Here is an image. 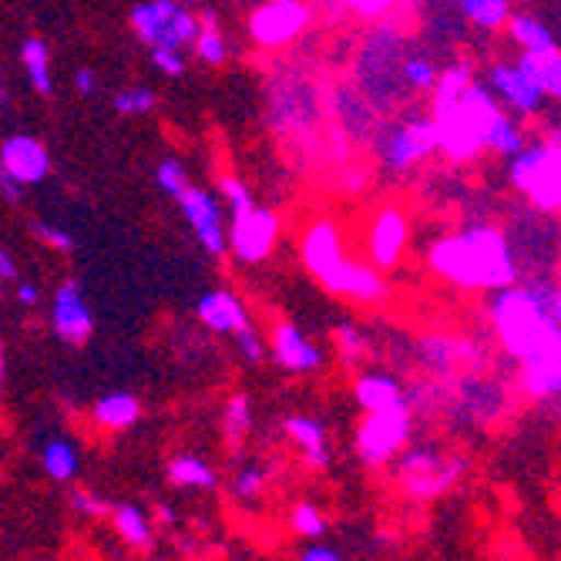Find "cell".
<instances>
[{
	"label": "cell",
	"mask_w": 561,
	"mask_h": 561,
	"mask_svg": "<svg viewBox=\"0 0 561 561\" xmlns=\"http://www.w3.org/2000/svg\"><path fill=\"white\" fill-rule=\"evenodd\" d=\"M431 270L461 286V289H488L497 293L518 283V256L507 236L488 222L450 232L431 245Z\"/></svg>",
	"instance_id": "obj_1"
},
{
	"label": "cell",
	"mask_w": 561,
	"mask_h": 561,
	"mask_svg": "<svg viewBox=\"0 0 561 561\" xmlns=\"http://www.w3.org/2000/svg\"><path fill=\"white\" fill-rule=\"evenodd\" d=\"M497 115H501V101L491 91V84L474 81L457 101L434 108L440 151L450 162H471L478 151H488V131Z\"/></svg>",
	"instance_id": "obj_2"
},
{
	"label": "cell",
	"mask_w": 561,
	"mask_h": 561,
	"mask_svg": "<svg viewBox=\"0 0 561 561\" xmlns=\"http://www.w3.org/2000/svg\"><path fill=\"white\" fill-rule=\"evenodd\" d=\"M512 185L541 213L561 209V145L554 138L535 141L507 165Z\"/></svg>",
	"instance_id": "obj_3"
},
{
	"label": "cell",
	"mask_w": 561,
	"mask_h": 561,
	"mask_svg": "<svg viewBox=\"0 0 561 561\" xmlns=\"http://www.w3.org/2000/svg\"><path fill=\"white\" fill-rule=\"evenodd\" d=\"M128 24L148 47L172 50H185L202 34V18H195L179 0H141L128 11Z\"/></svg>",
	"instance_id": "obj_4"
},
{
	"label": "cell",
	"mask_w": 561,
	"mask_h": 561,
	"mask_svg": "<svg viewBox=\"0 0 561 561\" xmlns=\"http://www.w3.org/2000/svg\"><path fill=\"white\" fill-rule=\"evenodd\" d=\"M440 151V135L434 118H403L390 125L380 138V159L390 172H407Z\"/></svg>",
	"instance_id": "obj_5"
},
{
	"label": "cell",
	"mask_w": 561,
	"mask_h": 561,
	"mask_svg": "<svg viewBox=\"0 0 561 561\" xmlns=\"http://www.w3.org/2000/svg\"><path fill=\"white\" fill-rule=\"evenodd\" d=\"M411 437V403L390 407V411H370L356 431V450L367 465H387L393 454L403 450Z\"/></svg>",
	"instance_id": "obj_6"
},
{
	"label": "cell",
	"mask_w": 561,
	"mask_h": 561,
	"mask_svg": "<svg viewBox=\"0 0 561 561\" xmlns=\"http://www.w3.org/2000/svg\"><path fill=\"white\" fill-rule=\"evenodd\" d=\"M179 209H182L188 229L195 232L198 245L206 249L213 260H222L232 245H229L226 213H222V206H219L216 192L202 188V185H192V188L179 198Z\"/></svg>",
	"instance_id": "obj_7"
},
{
	"label": "cell",
	"mask_w": 561,
	"mask_h": 561,
	"mask_svg": "<svg viewBox=\"0 0 561 561\" xmlns=\"http://www.w3.org/2000/svg\"><path fill=\"white\" fill-rule=\"evenodd\" d=\"M465 468H468L465 457H440L437 450H411L400 461V481L407 494L434 497L461 478Z\"/></svg>",
	"instance_id": "obj_8"
},
{
	"label": "cell",
	"mask_w": 561,
	"mask_h": 561,
	"mask_svg": "<svg viewBox=\"0 0 561 561\" xmlns=\"http://www.w3.org/2000/svg\"><path fill=\"white\" fill-rule=\"evenodd\" d=\"M310 4L306 0H270L249 18V34L260 47H286L310 27Z\"/></svg>",
	"instance_id": "obj_9"
},
{
	"label": "cell",
	"mask_w": 561,
	"mask_h": 561,
	"mask_svg": "<svg viewBox=\"0 0 561 561\" xmlns=\"http://www.w3.org/2000/svg\"><path fill=\"white\" fill-rule=\"evenodd\" d=\"M302 263L310 270L330 293L336 289L343 270H346V252H343V239L336 222L330 219H317L302 236Z\"/></svg>",
	"instance_id": "obj_10"
},
{
	"label": "cell",
	"mask_w": 561,
	"mask_h": 561,
	"mask_svg": "<svg viewBox=\"0 0 561 561\" xmlns=\"http://www.w3.org/2000/svg\"><path fill=\"white\" fill-rule=\"evenodd\" d=\"M276 239H279V216L273 209L252 206V209L232 216L229 245L236 252V260H242V263H263L273 252Z\"/></svg>",
	"instance_id": "obj_11"
},
{
	"label": "cell",
	"mask_w": 561,
	"mask_h": 561,
	"mask_svg": "<svg viewBox=\"0 0 561 561\" xmlns=\"http://www.w3.org/2000/svg\"><path fill=\"white\" fill-rule=\"evenodd\" d=\"M488 84L497 94L501 105L512 108V115L518 118H531L541 112L545 91L538 84V78L531 75V68L518 58L515 65H494L488 71Z\"/></svg>",
	"instance_id": "obj_12"
},
{
	"label": "cell",
	"mask_w": 561,
	"mask_h": 561,
	"mask_svg": "<svg viewBox=\"0 0 561 561\" xmlns=\"http://www.w3.org/2000/svg\"><path fill=\"white\" fill-rule=\"evenodd\" d=\"M50 172V151L41 138L34 135H8L0 145V175H8L14 182L41 185Z\"/></svg>",
	"instance_id": "obj_13"
},
{
	"label": "cell",
	"mask_w": 561,
	"mask_h": 561,
	"mask_svg": "<svg viewBox=\"0 0 561 561\" xmlns=\"http://www.w3.org/2000/svg\"><path fill=\"white\" fill-rule=\"evenodd\" d=\"M50 327L71 346L84 343L94 333V317L88 310V299L78 279H65L55 299H50Z\"/></svg>",
	"instance_id": "obj_14"
},
{
	"label": "cell",
	"mask_w": 561,
	"mask_h": 561,
	"mask_svg": "<svg viewBox=\"0 0 561 561\" xmlns=\"http://www.w3.org/2000/svg\"><path fill=\"white\" fill-rule=\"evenodd\" d=\"M411 242V222L407 213L397 206H387L374 216L370 232H367V252L377 270H393L403 260V249Z\"/></svg>",
	"instance_id": "obj_15"
},
{
	"label": "cell",
	"mask_w": 561,
	"mask_h": 561,
	"mask_svg": "<svg viewBox=\"0 0 561 561\" xmlns=\"http://www.w3.org/2000/svg\"><path fill=\"white\" fill-rule=\"evenodd\" d=\"M518 370H522V387L535 400L554 407L561 400V333L548 346H541L531 360L518 364Z\"/></svg>",
	"instance_id": "obj_16"
},
{
	"label": "cell",
	"mask_w": 561,
	"mask_h": 561,
	"mask_svg": "<svg viewBox=\"0 0 561 561\" xmlns=\"http://www.w3.org/2000/svg\"><path fill=\"white\" fill-rule=\"evenodd\" d=\"M273 356L276 364L289 374H317L323 367V353L313 340H306V333L296 323H276L273 330Z\"/></svg>",
	"instance_id": "obj_17"
},
{
	"label": "cell",
	"mask_w": 561,
	"mask_h": 561,
	"mask_svg": "<svg viewBox=\"0 0 561 561\" xmlns=\"http://www.w3.org/2000/svg\"><path fill=\"white\" fill-rule=\"evenodd\" d=\"M195 317L202 327H209L213 333H239L249 327V310L245 302L232 289H209L202 293L195 302Z\"/></svg>",
	"instance_id": "obj_18"
},
{
	"label": "cell",
	"mask_w": 561,
	"mask_h": 561,
	"mask_svg": "<svg viewBox=\"0 0 561 561\" xmlns=\"http://www.w3.org/2000/svg\"><path fill=\"white\" fill-rule=\"evenodd\" d=\"M333 296H346L356 302H377V299H387V279L377 266H364L350 260Z\"/></svg>",
	"instance_id": "obj_19"
},
{
	"label": "cell",
	"mask_w": 561,
	"mask_h": 561,
	"mask_svg": "<svg viewBox=\"0 0 561 561\" xmlns=\"http://www.w3.org/2000/svg\"><path fill=\"white\" fill-rule=\"evenodd\" d=\"M478 346L474 343H468V340H457V336H427L424 343H421V360L431 367V370H437V374H444V370H450V367H457V364H474L478 360Z\"/></svg>",
	"instance_id": "obj_20"
},
{
	"label": "cell",
	"mask_w": 561,
	"mask_h": 561,
	"mask_svg": "<svg viewBox=\"0 0 561 561\" xmlns=\"http://www.w3.org/2000/svg\"><path fill=\"white\" fill-rule=\"evenodd\" d=\"M283 431L299 444L302 457H306V465L310 468H327L330 465V447H327V427L313 417H286L283 421Z\"/></svg>",
	"instance_id": "obj_21"
},
{
	"label": "cell",
	"mask_w": 561,
	"mask_h": 561,
	"mask_svg": "<svg viewBox=\"0 0 561 561\" xmlns=\"http://www.w3.org/2000/svg\"><path fill=\"white\" fill-rule=\"evenodd\" d=\"M353 393H356V403H360L367 414L370 411H390V407L407 403L400 380L390 377V374H360Z\"/></svg>",
	"instance_id": "obj_22"
},
{
	"label": "cell",
	"mask_w": 561,
	"mask_h": 561,
	"mask_svg": "<svg viewBox=\"0 0 561 561\" xmlns=\"http://www.w3.org/2000/svg\"><path fill=\"white\" fill-rule=\"evenodd\" d=\"M18 55H21V65L27 71V81L31 88L47 98V94H55V75H50V50H47V41L41 37H24L21 47H18Z\"/></svg>",
	"instance_id": "obj_23"
},
{
	"label": "cell",
	"mask_w": 561,
	"mask_h": 561,
	"mask_svg": "<svg viewBox=\"0 0 561 561\" xmlns=\"http://www.w3.org/2000/svg\"><path fill=\"white\" fill-rule=\"evenodd\" d=\"M41 468L50 481H71L81 471V454L68 437H50L41 447Z\"/></svg>",
	"instance_id": "obj_24"
},
{
	"label": "cell",
	"mask_w": 561,
	"mask_h": 561,
	"mask_svg": "<svg viewBox=\"0 0 561 561\" xmlns=\"http://www.w3.org/2000/svg\"><path fill=\"white\" fill-rule=\"evenodd\" d=\"M507 34L522 47V55H548V50H558V41L548 31V24L531 14H515L512 24H507Z\"/></svg>",
	"instance_id": "obj_25"
},
{
	"label": "cell",
	"mask_w": 561,
	"mask_h": 561,
	"mask_svg": "<svg viewBox=\"0 0 561 561\" xmlns=\"http://www.w3.org/2000/svg\"><path fill=\"white\" fill-rule=\"evenodd\" d=\"M141 407L131 393L125 390H115V393H105L98 403H94V421L108 431H125L138 421Z\"/></svg>",
	"instance_id": "obj_26"
},
{
	"label": "cell",
	"mask_w": 561,
	"mask_h": 561,
	"mask_svg": "<svg viewBox=\"0 0 561 561\" xmlns=\"http://www.w3.org/2000/svg\"><path fill=\"white\" fill-rule=\"evenodd\" d=\"M525 148H528V138H525V131H522V125H518V115L501 112V115L491 122L488 151H494V156H501V159L512 162V159L518 156V151H525Z\"/></svg>",
	"instance_id": "obj_27"
},
{
	"label": "cell",
	"mask_w": 561,
	"mask_h": 561,
	"mask_svg": "<svg viewBox=\"0 0 561 561\" xmlns=\"http://www.w3.org/2000/svg\"><path fill=\"white\" fill-rule=\"evenodd\" d=\"M457 8L481 31H501L512 24V4L507 0H457Z\"/></svg>",
	"instance_id": "obj_28"
},
{
	"label": "cell",
	"mask_w": 561,
	"mask_h": 561,
	"mask_svg": "<svg viewBox=\"0 0 561 561\" xmlns=\"http://www.w3.org/2000/svg\"><path fill=\"white\" fill-rule=\"evenodd\" d=\"M169 478L179 484V488H195V491H213L216 488V471L202 461L195 454H179L175 461L169 465Z\"/></svg>",
	"instance_id": "obj_29"
},
{
	"label": "cell",
	"mask_w": 561,
	"mask_h": 561,
	"mask_svg": "<svg viewBox=\"0 0 561 561\" xmlns=\"http://www.w3.org/2000/svg\"><path fill=\"white\" fill-rule=\"evenodd\" d=\"M115 528L135 548H148L151 545V522H148V515L141 512L138 504H118L115 507Z\"/></svg>",
	"instance_id": "obj_30"
},
{
	"label": "cell",
	"mask_w": 561,
	"mask_h": 561,
	"mask_svg": "<svg viewBox=\"0 0 561 561\" xmlns=\"http://www.w3.org/2000/svg\"><path fill=\"white\" fill-rule=\"evenodd\" d=\"M522 61L538 78L545 98L561 101V50H548V55H522Z\"/></svg>",
	"instance_id": "obj_31"
},
{
	"label": "cell",
	"mask_w": 561,
	"mask_h": 561,
	"mask_svg": "<svg viewBox=\"0 0 561 561\" xmlns=\"http://www.w3.org/2000/svg\"><path fill=\"white\" fill-rule=\"evenodd\" d=\"M226 37L219 34V27H216V14H202V34H198V41H195V55L206 61V65H222L226 61Z\"/></svg>",
	"instance_id": "obj_32"
},
{
	"label": "cell",
	"mask_w": 561,
	"mask_h": 561,
	"mask_svg": "<svg viewBox=\"0 0 561 561\" xmlns=\"http://www.w3.org/2000/svg\"><path fill=\"white\" fill-rule=\"evenodd\" d=\"M249 427H252V407H249V397L236 393V397L226 403V437H229V447H232V450L245 440Z\"/></svg>",
	"instance_id": "obj_33"
},
{
	"label": "cell",
	"mask_w": 561,
	"mask_h": 561,
	"mask_svg": "<svg viewBox=\"0 0 561 561\" xmlns=\"http://www.w3.org/2000/svg\"><path fill=\"white\" fill-rule=\"evenodd\" d=\"M156 105H159V94L151 91V88H145V84L125 88V91H118L115 101H112V108H115L118 115H148V112H156Z\"/></svg>",
	"instance_id": "obj_34"
},
{
	"label": "cell",
	"mask_w": 561,
	"mask_h": 561,
	"mask_svg": "<svg viewBox=\"0 0 561 561\" xmlns=\"http://www.w3.org/2000/svg\"><path fill=\"white\" fill-rule=\"evenodd\" d=\"M156 185H159L169 198H175V202L192 188L188 172H185V165H182L179 159H162V162H159V169H156Z\"/></svg>",
	"instance_id": "obj_35"
},
{
	"label": "cell",
	"mask_w": 561,
	"mask_h": 561,
	"mask_svg": "<svg viewBox=\"0 0 561 561\" xmlns=\"http://www.w3.org/2000/svg\"><path fill=\"white\" fill-rule=\"evenodd\" d=\"M400 78H403L407 88H414V91H434L440 75L427 58H407L403 68H400Z\"/></svg>",
	"instance_id": "obj_36"
},
{
	"label": "cell",
	"mask_w": 561,
	"mask_h": 561,
	"mask_svg": "<svg viewBox=\"0 0 561 561\" xmlns=\"http://www.w3.org/2000/svg\"><path fill=\"white\" fill-rule=\"evenodd\" d=\"M293 528L302 538H320L327 531V518L317 504H296L293 507Z\"/></svg>",
	"instance_id": "obj_37"
},
{
	"label": "cell",
	"mask_w": 561,
	"mask_h": 561,
	"mask_svg": "<svg viewBox=\"0 0 561 561\" xmlns=\"http://www.w3.org/2000/svg\"><path fill=\"white\" fill-rule=\"evenodd\" d=\"M232 340H236V353L242 356L245 364H263V356H266V340H263V333L256 330V327H245V330H239V333H232Z\"/></svg>",
	"instance_id": "obj_38"
},
{
	"label": "cell",
	"mask_w": 561,
	"mask_h": 561,
	"mask_svg": "<svg viewBox=\"0 0 561 561\" xmlns=\"http://www.w3.org/2000/svg\"><path fill=\"white\" fill-rule=\"evenodd\" d=\"M336 4L356 18H364V21H380L400 8V0H336Z\"/></svg>",
	"instance_id": "obj_39"
},
{
	"label": "cell",
	"mask_w": 561,
	"mask_h": 561,
	"mask_svg": "<svg viewBox=\"0 0 561 561\" xmlns=\"http://www.w3.org/2000/svg\"><path fill=\"white\" fill-rule=\"evenodd\" d=\"M219 192H222V198H226V206H229L232 216L256 206V202H252V192L245 188V182L236 179V175H222V179H219Z\"/></svg>",
	"instance_id": "obj_40"
},
{
	"label": "cell",
	"mask_w": 561,
	"mask_h": 561,
	"mask_svg": "<svg viewBox=\"0 0 561 561\" xmlns=\"http://www.w3.org/2000/svg\"><path fill=\"white\" fill-rule=\"evenodd\" d=\"M333 336H336L340 353H346V360H360V356L367 353V343H370L356 323H340Z\"/></svg>",
	"instance_id": "obj_41"
},
{
	"label": "cell",
	"mask_w": 561,
	"mask_h": 561,
	"mask_svg": "<svg viewBox=\"0 0 561 561\" xmlns=\"http://www.w3.org/2000/svg\"><path fill=\"white\" fill-rule=\"evenodd\" d=\"M263 488H266V471L263 468H256V465H245L239 474H236V481H232V494L236 497H256V494H263Z\"/></svg>",
	"instance_id": "obj_42"
},
{
	"label": "cell",
	"mask_w": 561,
	"mask_h": 561,
	"mask_svg": "<svg viewBox=\"0 0 561 561\" xmlns=\"http://www.w3.org/2000/svg\"><path fill=\"white\" fill-rule=\"evenodd\" d=\"M31 236H34L37 242L50 245V249H58V252H71V249H75V239H71L65 229L50 226V222H44V219H31Z\"/></svg>",
	"instance_id": "obj_43"
},
{
	"label": "cell",
	"mask_w": 561,
	"mask_h": 561,
	"mask_svg": "<svg viewBox=\"0 0 561 561\" xmlns=\"http://www.w3.org/2000/svg\"><path fill=\"white\" fill-rule=\"evenodd\" d=\"M148 50H151V65H156L162 75H169V78H182L185 75L182 50H172V47H148Z\"/></svg>",
	"instance_id": "obj_44"
},
{
	"label": "cell",
	"mask_w": 561,
	"mask_h": 561,
	"mask_svg": "<svg viewBox=\"0 0 561 561\" xmlns=\"http://www.w3.org/2000/svg\"><path fill=\"white\" fill-rule=\"evenodd\" d=\"M71 507H75L78 515H84V518H101V515L108 512V504L101 501L98 494H91V491H75L71 494Z\"/></svg>",
	"instance_id": "obj_45"
},
{
	"label": "cell",
	"mask_w": 561,
	"mask_h": 561,
	"mask_svg": "<svg viewBox=\"0 0 561 561\" xmlns=\"http://www.w3.org/2000/svg\"><path fill=\"white\" fill-rule=\"evenodd\" d=\"M14 299H18L21 306H27V310H34V306L41 302V289H37V283H31V279H18V283H14Z\"/></svg>",
	"instance_id": "obj_46"
},
{
	"label": "cell",
	"mask_w": 561,
	"mask_h": 561,
	"mask_svg": "<svg viewBox=\"0 0 561 561\" xmlns=\"http://www.w3.org/2000/svg\"><path fill=\"white\" fill-rule=\"evenodd\" d=\"M299 561H343V554L330 545H313V548H306Z\"/></svg>",
	"instance_id": "obj_47"
},
{
	"label": "cell",
	"mask_w": 561,
	"mask_h": 561,
	"mask_svg": "<svg viewBox=\"0 0 561 561\" xmlns=\"http://www.w3.org/2000/svg\"><path fill=\"white\" fill-rule=\"evenodd\" d=\"M94 88H98L94 71H91V68H78V71H75V91H78L81 98H91V94H94Z\"/></svg>",
	"instance_id": "obj_48"
},
{
	"label": "cell",
	"mask_w": 561,
	"mask_h": 561,
	"mask_svg": "<svg viewBox=\"0 0 561 561\" xmlns=\"http://www.w3.org/2000/svg\"><path fill=\"white\" fill-rule=\"evenodd\" d=\"M0 279H4V283H18V263L11 256V249H0Z\"/></svg>",
	"instance_id": "obj_49"
},
{
	"label": "cell",
	"mask_w": 561,
	"mask_h": 561,
	"mask_svg": "<svg viewBox=\"0 0 561 561\" xmlns=\"http://www.w3.org/2000/svg\"><path fill=\"white\" fill-rule=\"evenodd\" d=\"M21 182H14V179H8V175H0V192H4V202L8 206H18L21 202Z\"/></svg>",
	"instance_id": "obj_50"
},
{
	"label": "cell",
	"mask_w": 561,
	"mask_h": 561,
	"mask_svg": "<svg viewBox=\"0 0 561 561\" xmlns=\"http://www.w3.org/2000/svg\"><path fill=\"white\" fill-rule=\"evenodd\" d=\"M159 518H162L165 525H172V522H175V515H172V507H159Z\"/></svg>",
	"instance_id": "obj_51"
},
{
	"label": "cell",
	"mask_w": 561,
	"mask_h": 561,
	"mask_svg": "<svg viewBox=\"0 0 561 561\" xmlns=\"http://www.w3.org/2000/svg\"><path fill=\"white\" fill-rule=\"evenodd\" d=\"M179 4H185V8H192V4H198V0H179Z\"/></svg>",
	"instance_id": "obj_52"
},
{
	"label": "cell",
	"mask_w": 561,
	"mask_h": 561,
	"mask_svg": "<svg viewBox=\"0 0 561 561\" xmlns=\"http://www.w3.org/2000/svg\"><path fill=\"white\" fill-rule=\"evenodd\" d=\"M554 141H558V145H561V128H558V131H554Z\"/></svg>",
	"instance_id": "obj_53"
}]
</instances>
